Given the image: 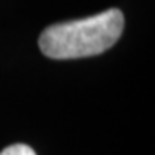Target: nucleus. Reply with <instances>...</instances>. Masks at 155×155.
<instances>
[{"label": "nucleus", "instance_id": "2", "mask_svg": "<svg viewBox=\"0 0 155 155\" xmlns=\"http://www.w3.org/2000/svg\"><path fill=\"white\" fill-rule=\"evenodd\" d=\"M0 155H36L35 153V150L28 145H11V147H7L0 152Z\"/></svg>", "mask_w": 155, "mask_h": 155}, {"label": "nucleus", "instance_id": "1", "mask_svg": "<svg viewBox=\"0 0 155 155\" xmlns=\"http://www.w3.org/2000/svg\"><path fill=\"white\" fill-rule=\"evenodd\" d=\"M124 29L119 9H109L97 16L52 24L40 36V48L50 59H81L105 52Z\"/></svg>", "mask_w": 155, "mask_h": 155}]
</instances>
